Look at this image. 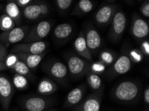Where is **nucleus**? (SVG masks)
<instances>
[{
    "mask_svg": "<svg viewBox=\"0 0 149 111\" xmlns=\"http://www.w3.org/2000/svg\"><path fill=\"white\" fill-rule=\"evenodd\" d=\"M141 89L140 84L134 81H126L117 85L112 90V94L117 101L130 103L139 98Z\"/></svg>",
    "mask_w": 149,
    "mask_h": 111,
    "instance_id": "1",
    "label": "nucleus"
},
{
    "mask_svg": "<svg viewBox=\"0 0 149 111\" xmlns=\"http://www.w3.org/2000/svg\"><path fill=\"white\" fill-rule=\"evenodd\" d=\"M26 27H17L0 34V41L7 47L24 40L28 33Z\"/></svg>",
    "mask_w": 149,
    "mask_h": 111,
    "instance_id": "2",
    "label": "nucleus"
},
{
    "mask_svg": "<svg viewBox=\"0 0 149 111\" xmlns=\"http://www.w3.org/2000/svg\"><path fill=\"white\" fill-rule=\"evenodd\" d=\"M14 92V87L8 77L0 75V102L4 110L10 108Z\"/></svg>",
    "mask_w": 149,
    "mask_h": 111,
    "instance_id": "3",
    "label": "nucleus"
},
{
    "mask_svg": "<svg viewBox=\"0 0 149 111\" xmlns=\"http://www.w3.org/2000/svg\"><path fill=\"white\" fill-rule=\"evenodd\" d=\"M90 63L80 57L72 55L68 60V68L72 75L76 77H82L89 71Z\"/></svg>",
    "mask_w": 149,
    "mask_h": 111,
    "instance_id": "4",
    "label": "nucleus"
},
{
    "mask_svg": "<svg viewBox=\"0 0 149 111\" xmlns=\"http://www.w3.org/2000/svg\"><path fill=\"white\" fill-rule=\"evenodd\" d=\"M126 26V17L120 11L115 12L112 19V26L110 30V37L112 40H118L123 35Z\"/></svg>",
    "mask_w": 149,
    "mask_h": 111,
    "instance_id": "5",
    "label": "nucleus"
},
{
    "mask_svg": "<svg viewBox=\"0 0 149 111\" xmlns=\"http://www.w3.org/2000/svg\"><path fill=\"white\" fill-rule=\"evenodd\" d=\"M51 28V23L49 21H40L27 34L24 38V41L33 42L42 41L45 37H46L50 32Z\"/></svg>",
    "mask_w": 149,
    "mask_h": 111,
    "instance_id": "6",
    "label": "nucleus"
},
{
    "mask_svg": "<svg viewBox=\"0 0 149 111\" xmlns=\"http://www.w3.org/2000/svg\"><path fill=\"white\" fill-rule=\"evenodd\" d=\"M52 106L50 99L41 97H31L26 99L22 103V107L27 111H43Z\"/></svg>",
    "mask_w": 149,
    "mask_h": 111,
    "instance_id": "7",
    "label": "nucleus"
},
{
    "mask_svg": "<svg viewBox=\"0 0 149 111\" xmlns=\"http://www.w3.org/2000/svg\"><path fill=\"white\" fill-rule=\"evenodd\" d=\"M47 47V43L43 41H38L29 42L28 43H22L15 45L13 47L12 51L13 53H31V54H40L44 53Z\"/></svg>",
    "mask_w": 149,
    "mask_h": 111,
    "instance_id": "8",
    "label": "nucleus"
},
{
    "mask_svg": "<svg viewBox=\"0 0 149 111\" xmlns=\"http://www.w3.org/2000/svg\"><path fill=\"white\" fill-rule=\"evenodd\" d=\"M101 97L98 93L90 95L82 103L72 108L74 110L78 111H99L100 110Z\"/></svg>",
    "mask_w": 149,
    "mask_h": 111,
    "instance_id": "9",
    "label": "nucleus"
},
{
    "mask_svg": "<svg viewBox=\"0 0 149 111\" xmlns=\"http://www.w3.org/2000/svg\"><path fill=\"white\" fill-rule=\"evenodd\" d=\"M74 48L75 49L76 53L81 56V57L85 59L86 60L89 61V62H92V53L87 46L85 36L83 31H81L78 37L74 41Z\"/></svg>",
    "mask_w": 149,
    "mask_h": 111,
    "instance_id": "10",
    "label": "nucleus"
},
{
    "mask_svg": "<svg viewBox=\"0 0 149 111\" xmlns=\"http://www.w3.org/2000/svg\"><path fill=\"white\" fill-rule=\"evenodd\" d=\"M132 35L139 40L146 37L149 33V27L146 21L140 17H135L132 23Z\"/></svg>",
    "mask_w": 149,
    "mask_h": 111,
    "instance_id": "11",
    "label": "nucleus"
},
{
    "mask_svg": "<svg viewBox=\"0 0 149 111\" xmlns=\"http://www.w3.org/2000/svg\"><path fill=\"white\" fill-rule=\"evenodd\" d=\"M131 68V60L126 55L120 56L113 64L111 69L112 75H120L129 71Z\"/></svg>",
    "mask_w": 149,
    "mask_h": 111,
    "instance_id": "12",
    "label": "nucleus"
},
{
    "mask_svg": "<svg viewBox=\"0 0 149 111\" xmlns=\"http://www.w3.org/2000/svg\"><path fill=\"white\" fill-rule=\"evenodd\" d=\"M85 91L84 85H80L74 88L68 94L66 101L64 103V108H73L76 106L82 100Z\"/></svg>",
    "mask_w": 149,
    "mask_h": 111,
    "instance_id": "13",
    "label": "nucleus"
},
{
    "mask_svg": "<svg viewBox=\"0 0 149 111\" xmlns=\"http://www.w3.org/2000/svg\"><path fill=\"white\" fill-rule=\"evenodd\" d=\"M116 11V7L115 6H103L96 13V21L102 26L107 25L112 19Z\"/></svg>",
    "mask_w": 149,
    "mask_h": 111,
    "instance_id": "14",
    "label": "nucleus"
},
{
    "mask_svg": "<svg viewBox=\"0 0 149 111\" xmlns=\"http://www.w3.org/2000/svg\"><path fill=\"white\" fill-rule=\"evenodd\" d=\"M16 53L18 57L28 65L30 69H34L36 68V67L41 63L42 59L45 55V53H44L40 54H31L18 52V53Z\"/></svg>",
    "mask_w": 149,
    "mask_h": 111,
    "instance_id": "15",
    "label": "nucleus"
},
{
    "mask_svg": "<svg viewBox=\"0 0 149 111\" xmlns=\"http://www.w3.org/2000/svg\"><path fill=\"white\" fill-rule=\"evenodd\" d=\"M84 36L87 46L90 51H95L100 48L102 40L100 35L96 29L93 28L89 29Z\"/></svg>",
    "mask_w": 149,
    "mask_h": 111,
    "instance_id": "16",
    "label": "nucleus"
},
{
    "mask_svg": "<svg viewBox=\"0 0 149 111\" xmlns=\"http://www.w3.org/2000/svg\"><path fill=\"white\" fill-rule=\"evenodd\" d=\"M48 73L53 78L61 81L66 77L68 67L61 62H54L48 67Z\"/></svg>",
    "mask_w": 149,
    "mask_h": 111,
    "instance_id": "17",
    "label": "nucleus"
},
{
    "mask_svg": "<svg viewBox=\"0 0 149 111\" xmlns=\"http://www.w3.org/2000/svg\"><path fill=\"white\" fill-rule=\"evenodd\" d=\"M57 89V85L53 81L49 79L44 78L38 84L37 92L41 95H49L56 92Z\"/></svg>",
    "mask_w": 149,
    "mask_h": 111,
    "instance_id": "18",
    "label": "nucleus"
},
{
    "mask_svg": "<svg viewBox=\"0 0 149 111\" xmlns=\"http://www.w3.org/2000/svg\"><path fill=\"white\" fill-rule=\"evenodd\" d=\"M72 31L73 29L71 25L64 23L56 27L54 30V35L57 39L64 40L71 35Z\"/></svg>",
    "mask_w": 149,
    "mask_h": 111,
    "instance_id": "19",
    "label": "nucleus"
},
{
    "mask_svg": "<svg viewBox=\"0 0 149 111\" xmlns=\"http://www.w3.org/2000/svg\"><path fill=\"white\" fill-rule=\"evenodd\" d=\"M5 12L6 14L12 17L15 23H18L20 21L21 11H20L19 6L16 3V2L13 0H11L7 4L5 8Z\"/></svg>",
    "mask_w": 149,
    "mask_h": 111,
    "instance_id": "20",
    "label": "nucleus"
},
{
    "mask_svg": "<svg viewBox=\"0 0 149 111\" xmlns=\"http://www.w3.org/2000/svg\"><path fill=\"white\" fill-rule=\"evenodd\" d=\"M23 14L27 19L35 20L38 19L41 15L39 4L26 6L24 9Z\"/></svg>",
    "mask_w": 149,
    "mask_h": 111,
    "instance_id": "21",
    "label": "nucleus"
},
{
    "mask_svg": "<svg viewBox=\"0 0 149 111\" xmlns=\"http://www.w3.org/2000/svg\"><path fill=\"white\" fill-rule=\"evenodd\" d=\"M12 83L13 87L18 90H25L28 87V81L26 76L16 72L13 75Z\"/></svg>",
    "mask_w": 149,
    "mask_h": 111,
    "instance_id": "22",
    "label": "nucleus"
},
{
    "mask_svg": "<svg viewBox=\"0 0 149 111\" xmlns=\"http://www.w3.org/2000/svg\"><path fill=\"white\" fill-rule=\"evenodd\" d=\"M15 22L12 17L7 14H3L0 17V29L6 31L15 28Z\"/></svg>",
    "mask_w": 149,
    "mask_h": 111,
    "instance_id": "23",
    "label": "nucleus"
},
{
    "mask_svg": "<svg viewBox=\"0 0 149 111\" xmlns=\"http://www.w3.org/2000/svg\"><path fill=\"white\" fill-rule=\"evenodd\" d=\"M88 83L90 89L94 90H98L100 89L102 86V80L98 74L91 72L88 74L87 79Z\"/></svg>",
    "mask_w": 149,
    "mask_h": 111,
    "instance_id": "24",
    "label": "nucleus"
},
{
    "mask_svg": "<svg viewBox=\"0 0 149 111\" xmlns=\"http://www.w3.org/2000/svg\"><path fill=\"white\" fill-rule=\"evenodd\" d=\"M12 69L16 73L22 74V75L27 76L30 74V68L28 67L26 63H25L23 61L19 59V60L15 63L14 66L13 67Z\"/></svg>",
    "mask_w": 149,
    "mask_h": 111,
    "instance_id": "25",
    "label": "nucleus"
},
{
    "mask_svg": "<svg viewBox=\"0 0 149 111\" xmlns=\"http://www.w3.org/2000/svg\"><path fill=\"white\" fill-rule=\"evenodd\" d=\"M77 9L80 13H89L93 9V3L90 0H80L78 3Z\"/></svg>",
    "mask_w": 149,
    "mask_h": 111,
    "instance_id": "26",
    "label": "nucleus"
},
{
    "mask_svg": "<svg viewBox=\"0 0 149 111\" xmlns=\"http://www.w3.org/2000/svg\"><path fill=\"white\" fill-rule=\"evenodd\" d=\"M115 56L113 53L108 51H104L100 55V61L105 65H110L114 62Z\"/></svg>",
    "mask_w": 149,
    "mask_h": 111,
    "instance_id": "27",
    "label": "nucleus"
},
{
    "mask_svg": "<svg viewBox=\"0 0 149 111\" xmlns=\"http://www.w3.org/2000/svg\"><path fill=\"white\" fill-rule=\"evenodd\" d=\"M19 60V58L18 57L17 54L13 53L7 55L6 58L5 59V61H4V63H5L7 69L8 68H9V69H12L15 63Z\"/></svg>",
    "mask_w": 149,
    "mask_h": 111,
    "instance_id": "28",
    "label": "nucleus"
},
{
    "mask_svg": "<svg viewBox=\"0 0 149 111\" xmlns=\"http://www.w3.org/2000/svg\"><path fill=\"white\" fill-rule=\"evenodd\" d=\"M106 69V65L103 63L101 61H98V62H95L92 63L90 65L89 71H91V72L95 74H100L102 72L104 71Z\"/></svg>",
    "mask_w": 149,
    "mask_h": 111,
    "instance_id": "29",
    "label": "nucleus"
},
{
    "mask_svg": "<svg viewBox=\"0 0 149 111\" xmlns=\"http://www.w3.org/2000/svg\"><path fill=\"white\" fill-rule=\"evenodd\" d=\"M130 59L135 63H140L143 59V53L139 49H133L130 52Z\"/></svg>",
    "mask_w": 149,
    "mask_h": 111,
    "instance_id": "30",
    "label": "nucleus"
},
{
    "mask_svg": "<svg viewBox=\"0 0 149 111\" xmlns=\"http://www.w3.org/2000/svg\"><path fill=\"white\" fill-rule=\"evenodd\" d=\"M72 0H56V5L59 10L64 11L70 7Z\"/></svg>",
    "mask_w": 149,
    "mask_h": 111,
    "instance_id": "31",
    "label": "nucleus"
},
{
    "mask_svg": "<svg viewBox=\"0 0 149 111\" xmlns=\"http://www.w3.org/2000/svg\"><path fill=\"white\" fill-rule=\"evenodd\" d=\"M141 12L144 17H149V2L148 0L144 1L143 5L141 8Z\"/></svg>",
    "mask_w": 149,
    "mask_h": 111,
    "instance_id": "32",
    "label": "nucleus"
},
{
    "mask_svg": "<svg viewBox=\"0 0 149 111\" xmlns=\"http://www.w3.org/2000/svg\"><path fill=\"white\" fill-rule=\"evenodd\" d=\"M7 55H8V51H7L6 45L0 41V60L4 62Z\"/></svg>",
    "mask_w": 149,
    "mask_h": 111,
    "instance_id": "33",
    "label": "nucleus"
},
{
    "mask_svg": "<svg viewBox=\"0 0 149 111\" xmlns=\"http://www.w3.org/2000/svg\"><path fill=\"white\" fill-rule=\"evenodd\" d=\"M141 50L143 55H149V42L148 41H144L141 44Z\"/></svg>",
    "mask_w": 149,
    "mask_h": 111,
    "instance_id": "34",
    "label": "nucleus"
},
{
    "mask_svg": "<svg viewBox=\"0 0 149 111\" xmlns=\"http://www.w3.org/2000/svg\"><path fill=\"white\" fill-rule=\"evenodd\" d=\"M40 11H41V15H46L49 12V8L48 6L45 3H40L39 4Z\"/></svg>",
    "mask_w": 149,
    "mask_h": 111,
    "instance_id": "35",
    "label": "nucleus"
},
{
    "mask_svg": "<svg viewBox=\"0 0 149 111\" xmlns=\"http://www.w3.org/2000/svg\"><path fill=\"white\" fill-rule=\"evenodd\" d=\"M32 1V0H15V2L19 7H26L29 5V3Z\"/></svg>",
    "mask_w": 149,
    "mask_h": 111,
    "instance_id": "36",
    "label": "nucleus"
},
{
    "mask_svg": "<svg viewBox=\"0 0 149 111\" xmlns=\"http://www.w3.org/2000/svg\"><path fill=\"white\" fill-rule=\"evenodd\" d=\"M144 101L146 104H149V89L146 88L144 91Z\"/></svg>",
    "mask_w": 149,
    "mask_h": 111,
    "instance_id": "37",
    "label": "nucleus"
},
{
    "mask_svg": "<svg viewBox=\"0 0 149 111\" xmlns=\"http://www.w3.org/2000/svg\"><path fill=\"white\" fill-rule=\"evenodd\" d=\"M7 69V67L6 66L5 63H4L3 61L0 60V71H4V70Z\"/></svg>",
    "mask_w": 149,
    "mask_h": 111,
    "instance_id": "38",
    "label": "nucleus"
},
{
    "mask_svg": "<svg viewBox=\"0 0 149 111\" xmlns=\"http://www.w3.org/2000/svg\"><path fill=\"white\" fill-rule=\"evenodd\" d=\"M1 8H2V6H1V5H0V10H1Z\"/></svg>",
    "mask_w": 149,
    "mask_h": 111,
    "instance_id": "39",
    "label": "nucleus"
},
{
    "mask_svg": "<svg viewBox=\"0 0 149 111\" xmlns=\"http://www.w3.org/2000/svg\"><path fill=\"white\" fill-rule=\"evenodd\" d=\"M110 1H111V0H110Z\"/></svg>",
    "mask_w": 149,
    "mask_h": 111,
    "instance_id": "40",
    "label": "nucleus"
}]
</instances>
